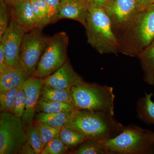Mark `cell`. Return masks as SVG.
Here are the masks:
<instances>
[{"label": "cell", "mask_w": 154, "mask_h": 154, "mask_svg": "<svg viewBox=\"0 0 154 154\" xmlns=\"http://www.w3.org/2000/svg\"><path fill=\"white\" fill-rule=\"evenodd\" d=\"M118 38L120 53L138 57L154 39V4L139 10Z\"/></svg>", "instance_id": "obj_1"}, {"label": "cell", "mask_w": 154, "mask_h": 154, "mask_svg": "<svg viewBox=\"0 0 154 154\" xmlns=\"http://www.w3.org/2000/svg\"><path fill=\"white\" fill-rule=\"evenodd\" d=\"M67 126L77 130L88 140L105 142L117 136L125 126L113 114L90 110H75Z\"/></svg>", "instance_id": "obj_2"}, {"label": "cell", "mask_w": 154, "mask_h": 154, "mask_svg": "<svg viewBox=\"0 0 154 154\" xmlns=\"http://www.w3.org/2000/svg\"><path fill=\"white\" fill-rule=\"evenodd\" d=\"M85 28L87 42L99 53L117 54L120 53L118 37L104 8L91 4Z\"/></svg>", "instance_id": "obj_3"}, {"label": "cell", "mask_w": 154, "mask_h": 154, "mask_svg": "<svg viewBox=\"0 0 154 154\" xmlns=\"http://www.w3.org/2000/svg\"><path fill=\"white\" fill-rule=\"evenodd\" d=\"M76 110L105 112L114 115L115 95L112 87L84 82L71 89Z\"/></svg>", "instance_id": "obj_4"}, {"label": "cell", "mask_w": 154, "mask_h": 154, "mask_svg": "<svg viewBox=\"0 0 154 154\" xmlns=\"http://www.w3.org/2000/svg\"><path fill=\"white\" fill-rule=\"evenodd\" d=\"M111 154H154V132L131 124L105 142Z\"/></svg>", "instance_id": "obj_5"}, {"label": "cell", "mask_w": 154, "mask_h": 154, "mask_svg": "<svg viewBox=\"0 0 154 154\" xmlns=\"http://www.w3.org/2000/svg\"><path fill=\"white\" fill-rule=\"evenodd\" d=\"M68 36L64 31L50 37L33 76L43 79L62 66L68 60Z\"/></svg>", "instance_id": "obj_6"}, {"label": "cell", "mask_w": 154, "mask_h": 154, "mask_svg": "<svg viewBox=\"0 0 154 154\" xmlns=\"http://www.w3.org/2000/svg\"><path fill=\"white\" fill-rule=\"evenodd\" d=\"M27 126L22 119L11 112L0 115V154L19 153L27 141Z\"/></svg>", "instance_id": "obj_7"}, {"label": "cell", "mask_w": 154, "mask_h": 154, "mask_svg": "<svg viewBox=\"0 0 154 154\" xmlns=\"http://www.w3.org/2000/svg\"><path fill=\"white\" fill-rule=\"evenodd\" d=\"M42 32V28H36L26 32L22 39L19 63L29 76L32 77L50 38Z\"/></svg>", "instance_id": "obj_8"}, {"label": "cell", "mask_w": 154, "mask_h": 154, "mask_svg": "<svg viewBox=\"0 0 154 154\" xmlns=\"http://www.w3.org/2000/svg\"><path fill=\"white\" fill-rule=\"evenodd\" d=\"M103 8L110 17L117 37L135 14L142 9L137 0H111Z\"/></svg>", "instance_id": "obj_9"}, {"label": "cell", "mask_w": 154, "mask_h": 154, "mask_svg": "<svg viewBox=\"0 0 154 154\" xmlns=\"http://www.w3.org/2000/svg\"><path fill=\"white\" fill-rule=\"evenodd\" d=\"M26 32L11 14L8 27L0 36V40L4 43L6 62L9 66H14L19 63L20 48Z\"/></svg>", "instance_id": "obj_10"}, {"label": "cell", "mask_w": 154, "mask_h": 154, "mask_svg": "<svg viewBox=\"0 0 154 154\" xmlns=\"http://www.w3.org/2000/svg\"><path fill=\"white\" fill-rule=\"evenodd\" d=\"M43 79L36 77H29L22 86L26 98L25 113L22 119L26 125L33 123L41 95Z\"/></svg>", "instance_id": "obj_11"}, {"label": "cell", "mask_w": 154, "mask_h": 154, "mask_svg": "<svg viewBox=\"0 0 154 154\" xmlns=\"http://www.w3.org/2000/svg\"><path fill=\"white\" fill-rule=\"evenodd\" d=\"M84 82L68 60L56 71L43 79L44 85L60 89H71Z\"/></svg>", "instance_id": "obj_12"}, {"label": "cell", "mask_w": 154, "mask_h": 154, "mask_svg": "<svg viewBox=\"0 0 154 154\" xmlns=\"http://www.w3.org/2000/svg\"><path fill=\"white\" fill-rule=\"evenodd\" d=\"M90 5L88 0H60L57 14L52 23L62 19H72L85 27Z\"/></svg>", "instance_id": "obj_13"}, {"label": "cell", "mask_w": 154, "mask_h": 154, "mask_svg": "<svg viewBox=\"0 0 154 154\" xmlns=\"http://www.w3.org/2000/svg\"><path fill=\"white\" fill-rule=\"evenodd\" d=\"M11 8V14L26 32L38 28L30 0H5Z\"/></svg>", "instance_id": "obj_14"}, {"label": "cell", "mask_w": 154, "mask_h": 154, "mask_svg": "<svg viewBox=\"0 0 154 154\" xmlns=\"http://www.w3.org/2000/svg\"><path fill=\"white\" fill-rule=\"evenodd\" d=\"M20 63L0 72V92L22 88L29 78Z\"/></svg>", "instance_id": "obj_15"}, {"label": "cell", "mask_w": 154, "mask_h": 154, "mask_svg": "<svg viewBox=\"0 0 154 154\" xmlns=\"http://www.w3.org/2000/svg\"><path fill=\"white\" fill-rule=\"evenodd\" d=\"M154 94L145 92L144 96L139 98L136 103L137 118L147 125H152L154 129Z\"/></svg>", "instance_id": "obj_16"}, {"label": "cell", "mask_w": 154, "mask_h": 154, "mask_svg": "<svg viewBox=\"0 0 154 154\" xmlns=\"http://www.w3.org/2000/svg\"><path fill=\"white\" fill-rule=\"evenodd\" d=\"M137 58L143 71L144 81L147 85L154 86V39Z\"/></svg>", "instance_id": "obj_17"}, {"label": "cell", "mask_w": 154, "mask_h": 154, "mask_svg": "<svg viewBox=\"0 0 154 154\" xmlns=\"http://www.w3.org/2000/svg\"><path fill=\"white\" fill-rule=\"evenodd\" d=\"M73 111L57 113L39 112L38 114H36L33 121L61 129L68 125L71 118Z\"/></svg>", "instance_id": "obj_18"}, {"label": "cell", "mask_w": 154, "mask_h": 154, "mask_svg": "<svg viewBox=\"0 0 154 154\" xmlns=\"http://www.w3.org/2000/svg\"><path fill=\"white\" fill-rule=\"evenodd\" d=\"M40 98L44 100L65 102L73 105L71 89L51 88L43 85L42 88Z\"/></svg>", "instance_id": "obj_19"}, {"label": "cell", "mask_w": 154, "mask_h": 154, "mask_svg": "<svg viewBox=\"0 0 154 154\" xmlns=\"http://www.w3.org/2000/svg\"><path fill=\"white\" fill-rule=\"evenodd\" d=\"M74 154H111L105 142L87 140L78 146Z\"/></svg>", "instance_id": "obj_20"}, {"label": "cell", "mask_w": 154, "mask_h": 154, "mask_svg": "<svg viewBox=\"0 0 154 154\" xmlns=\"http://www.w3.org/2000/svg\"><path fill=\"white\" fill-rule=\"evenodd\" d=\"M75 110L72 104L65 102L48 101L40 98L37 105L36 111L38 113H57L72 112Z\"/></svg>", "instance_id": "obj_21"}, {"label": "cell", "mask_w": 154, "mask_h": 154, "mask_svg": "<svg viewBox=\"0 0 154 154\" xmlns=\"http://www.w3.org/2000/svg\"><path fill=\"white\" fill-rule=\"evenodd\" d=\"M59 136L69 148L77 147L88 140L82 133L68 126L64 127L60 129Z\"/></svg>", "instance_id": "obj_22"}, {"label": "cell", "mask_w": 154, "mask_h": 154, "mask_svg": "<svg viewBox=\"0 0 154 154\" xmlns=\"http://www.w3.org/2000/svg\"><path fill=\"white\" fill-rule=\"evenodd\" d=\"M32 10L36 17L38 28H42L50 24L49 8L44 0H30Z\"/></svg>", "instance_id": "obj_23"}, {"label": "cell", "mask_w": 154, "mask_h": 154, "mask_svg": "<svg viewBox=\"0 0 154 154\" xmlns=\"http://www.w3.org/2000/svg\"><path fill=\"white\" fill-rule=\"evenodd\" d=\"M33 122L39 131L43 147L54 138L59 136L61 129L37 121H33Z\"/></svg>", "instance_id": "obj_24"}, {"label": "cell", "mask_w": 154, "mask_h": 154, "mask_svg": "<svg viewBox=\"0 0 154 154\" xmlns=\"http://www.w3.org/2000/svg\"><path fill=\"white\" fill-rule=\"evenodd\" d=\"M27 140L33 147L36 154H41L43 146L39 131L33 122L27 127Z\"/></svg>", "instance_id": "obj_25"}, {"label": "cell", "mask_w": 154, "mask_h": 154, "mask_svg": "<svg viewBox=\"0 0 154 154\" xmlns=\"http://www.w3.org/2000/svg\"><path fill=\"white\" fill-rule=\"evenodd\" d=\"M19 88L0 92V109L1 112L12 113L16 94Z\"/></svg>", "instance_id": "obj_26"}, {"label": "cell", "mask_w": 154, "mask_h": 154, "mask_svg": "<svg viewBox=\"0 0 154 154\" xmlns=\"http://www.w3.org/2000/svg\"><path fill=\"white\" fill-rule=\"evenodd\" d=\"M68 149L59 136H58L45 145L41 154H65Z\"/></svg>", "instance_id": "obj_27"}, {"label": "cell", "mask_w": 154, "mask_h": 154, "mask_svg": "<svg viewBox=\"0 0 154 154\" xmlns=\"http://www.w3.org/2000/svg\"><path fill=\"white\" fill-rule=\"evenodd\" d=\"M26 106V98L23 87L19 88L16 94L12 113L22 118L25 113Z\"/></svg>", "instance_id": "obj_28"}, {"label": "cell", "mask_w": 154, "mask_h": 154, "mask_svg": "<svg viewBox=\"0 0 154 154\" xmlns=\"http://www.w3.org/2000/svg\"><path fill=\"white\" fill-rule=\"evenodd\" d=\"M8 4L5 0H1L0 4V36L8 27L9 21V12L8 9Z\"/></svg>", "instance_id": "obj_29"}, {"label": "cell", "mask_w": 154, "mask_h": 154, "mask_svg": "<svg viewBox=\"0 0 154 154\" xmlns=\"http://www.w3.org/2000/svg\"><path fill=\"white\" fill-rule=\"evenodd\" d=\"M49 8L51 16L50 23H52L54 18L57 14L60 0H44Z\"/></svg>", "instance_id": "obj_30"}, {"label": "cell", "mask_w": 154, "mask_h": 154, "mask_svg": "<svg viewBox=\"0 0 154 154\" xmlns=\"http://www.w3.org/2000/svg\"><path fill=\"white\" fill-rule=\"evenodd\" d=\"M8 66L6 62L4 43L2 41L0 40V72L2 71Z\"/></svg>", "instance_id": "obj_31"}, {"label": "cell", "mask_w": 154, "mask_h": 154, "mask_svg": "<svg viewBox=\"0 0 154 154\" xmlns=\"http://www.w3.org/2000/svg\"><path fill=\"white\" fill-rule=\"evenodd\" d=\"M19 153L36 154L33 147L31 146L30 145V143L28 142L27 140L25 142V143L22 146Z\"/></svg>", "instance_id": "obj_32"}, {"label": "cell", "mask_w": 154, "mask_h": 154, "mask_svg": "<svg viewBox=\"0 0 154 154\" xmlns=\"http://www.w3.org/2000/svg\"><path fill=\"white\" fill-rule=\"evenodd\" d=\"M111 0H90L91 5L103 8Z\"/></svg>", "instance_id": "obj_33"}, {"label": "cell", "mask_w": 154, "mask_h": 154, "mask_svg": "<svg viewBox=\"0 0 154 154\" xmlns=\"http://www.w3.org/2000/svg\"><path fill=\"white\" fill-rule=\"evenodd\" d=\"M141 8H145L152 4V0H137Z\"/></svg>", "instance_id": "obj_34"}, {"label": "cell", "mask_w": 154, "mask_h": 154, "mask_svg": "<svg viewBox=\"0 0 154 154\" xmlns=\"http://www.w3.org/2000/svg\"><path fill=\"white\" fill-rule=\"evenodd\" d=\"M152 4H154V0H152Z\"/></svg>", "instance_id": "obj_35"}, {"label": "cell", "mask_w": 154, "mask_h": 154, "mask_svg": "<svg viewBox=\"0 0 154 154\" xmlns=\"http://www.w3.org/2000/svg\"><path fill=\"white\" fill-rule=\"evenodd\" d=\"M88 1H89V2H90V0H88ZM90 3H91V2H90Z\"/></svg>", "instance_id": "obj_36"}]
</instances>
